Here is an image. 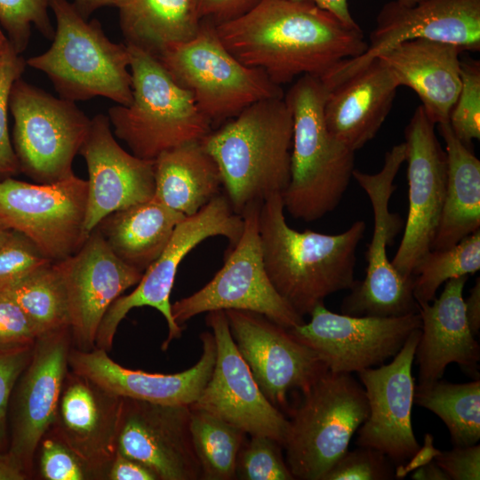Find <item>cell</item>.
Instances as JSON below:
<instances>
[{"instance_id":"1","label":"cell","mask_w":480,"mask_h":480,"mask_svg":"<svg viewBox=\"0 0 480 480\" xmlns=\"http://www.w3.org/2000/svg\"><path fill=\"white\" fill-rule=\"evenodd\" d=\"M215 29L233 56L279 86L304 75L322 77L339 62L363 54L368 44L360 27L308 1L260 0Z\"/></svg>"},{"instance_id":"2","label":"cell","mask_w":480,"mask_h":480,"mask_svg":"<svg viewBox=\"0 0 480 480\" xmlns=\"http://www.w3.org/2000/svg\"><path fill=\"white\" fill-rule=\"evenodd\" d=\"M366 229L364 220L328 235L291 228L281 194L260 205L259 233L268 276L280 296L302 317L332 293L355 282L356 250Z\"/></svg>"},{"instance_id":"3","label":"cell","mask_w":480,"mask_h":480,"mask_svg":"<svg viewBox=\"0 0 480 480\" xmlns=\"http://www.w3.org/2000/svg\"><path fill=\"white\" fill-rule=\"evenodd\" d=\"M292 116L283 98L256 101L201 143L215 161L234 212L283 194L290 181Z\"/></svg>"},{"instance_id":"4","label":"cell","mask_w":480,"mask_h":480,"mask_svg":"<svg viewBox=\"0 0 480 480\" xmlns=\"http://www.w3.org/2000/svg\"><path fill=\"white\" fill-rule=\"evenodd\" d=\"M327 91L320 77L304 75L284 95L293 130L290 181L282 198L284 210L306 222L323 218L339 205L356 169L355 151L326 127Z\"/></svg>"},{"instance_id":"5","label":"cell","mask_w":480,"mask_h":480,"mask_svg":"<svg viewBox=\"0 0 480 480\" xmlns=\"http://www.w3.org/2000/svg\"><path fill=\"white\" fill-rule=\"evenodd\" d=\"M56 28L44 52L26 60L46 75L60 98L70 101L104 97L117 105L132 100L130 52L112 42L97 19L86 20L68 0H51Z\"/></svg>"},{"instance_id":"6","label":"cell","mask_w":480,"mask_h":480,"mask_svg":"<svg viewBox=\"0 0 480 480\" xmlns=\"http://www.w3.org/2000/svg\"><path fill=\"white\" fill-rule=\"evenodd\" d=\"M128 48L132 100L127 106L108 109L114 134L127 144L132 154L147 160L180 145L201 141L212 131V124L192 94L174 82L156 55L134 45Z\"/></svg>"},{"instance_id":"7","label":"cell","mask_w":480,"mask_h":480,"mask_svg":"<svg viewBox=\"0 0 480 480\" xmlns=\"http://www.w3.org/2000/svg\"><path fill=\"white\" fill-rule=\"evenodd\" d=\"M301 393L289 420L285 460L295 479L322 480L366 420L367 397L352 373L329 370Z\"/></svg>"},{"instance_id":"8","label":"cell","mask_w":480,"mask_h":480,"mask_svg":"<svg viewBox=\"0 0 480 480\" xmlns=\"http://www.w3.org/2000/svg\"><path fill=\"white\" fill-rule=\"evenodd\" d=\"M156 57L212 124L231 119L256 101L284 96L263 70L233 56L208 20L201 21L193 38L167 46Z\"/></svg>"},{"instance_id":"9","label":"cell","mask_w":480,"mask_h":480,"mask_svg":"<svg viewBox=\"0 0 480 480\" xmlns=\"http://www.w3.org/2000/svg\"><path fill=\"white\" fill-rule=\"evenodd\" d=\"M405 142L384 156L381 169L366 173L355 169L353 178L368 196L373 212V231L366 252L367 268L340 304L341 314L354 316H400L419 312L413 296V276L401 275L391 264L387 247L403 227L401 216L389 211L394 180L406 160Z\"/></svg>"},{"instance_id":"10","label":"cell","mask_w":480,"mask_h":480,"mask_svg":"<svg viewBox=\"0 0 480 480\" xmlns=\"http://www.w3.org/2000/svg\"><path fill=\"white\" fill-rule=\"evenodd\" d=\"M9 111L20 172L47 184L75 174L73 161L91 119L74 101L54 97L20 77L10 92Z\"/></svg>"},{"instance_id":"11","label":"cell","mask_w":480,"mask_h":480,"mask_svg":"<svg viewBox=\"0 0 480 480\" xmlns=\"http://www.w3.org/2000/svg\"><path fill=\"white\" fill-rule=\"evenodd\" d=\"M244 219L232 210L228 197L220 194L196 214L180 222L158 258L144 271L136 288L121 295L109 307L100 324L95 347L108 351L121 321L134 308L151 307L164 317L168 336L162 348L182 334L172 312L171 292L180 262L200 243L212 236L226 237L235 245L242 236Z\"/></svg>"},{"instance_id":"12","label":"cell","mask_w":480,"mask_h":480,"mask_svg":"<svg viewBox=\"0 0 480 480\" xmlns=\"http://www.w3.org/2000/svg\"><path fill=\"white\" fill-rule=\"evenodd\" d=\"M260 205L251 204L242 213V236L212 279L172 304L179 325L202 313L229 309L262 315L287 329L305 322L276 292L266 272L259 233Z\"/></svg>"},{"instance_id":"13","label":"cell","mask_w":480,"mask_h":480,"mask_svg":"<svg viewBox=\"0 0 480 480\" xmlns=\"http://www.w3.org/2000/svg\"><path fill=\"white\" fill-rule=\"evenodd\" d=\"M87 193V180L75 174L48 184L0 179V222L28 237L51 261H60L85 240Z\"/></svg>"},{"instance_id":"14","label":"cell","mask_w":480,"mask_h":480,"mask_svg":"<svg viewBox=\"0 0 480 480\" xmlns=\"http://www.w3.org/2000/svg\"><path fill=\"white\" fill-rule=\"evenodd\" d=\"M413 39L444 42L464 52H478L480 0H422L412 6L396 0L388 2L376 17L366 51L339 62L320 78L330 89L386 51Z\"/></svg>"},{"instance_id":"15","label":"cell","mask_w":480,"mask_h":480,"mask_svg":"<svg viewBox=\"0 0 480 480\" xmlns=\"http://www.w3.org/2000/svg\"><path fill=\"white\" fill-rule=\"evenodd\" d=\"M310 320L290 332L321 357L332 372L353 373L393 358L416 329L420 316H354L338 314L318 304Z\"/></svg>"},{"instance_id":"16","label":"cell","mask_w":480,"mask_h":480,"mask_svg":"<svg viewBox=\"0 0 480 480\" xmlns=\"http://www.w3.org/2000/svg\"><path fill=\"white\" fill-rule=\"evenodd\" d=\"M216 343L212 375L190 407L208 412L250 436H264L284 448L289 420L260 390L239 353L224 310L207 313Z\"/></svg>"},{"instance_id":"17","label":"cell","mask_w":480,"mask_h":480,"mask_svg":"<svg viewBox=\"0 0 480 480\" xmlns=\"http://www.w3.org/2000/svg\"><path fill=\"white\" fill-rule=\"evenodd\" d=\"M435 125L420 105L404 130L409 209L401 243L391 260L404 276H412L418 262L431 250L444 206L446 154Z\"/></svg>"},{"instance_id":"18","label":"cell","mask_w":480,"mask_h":480,"mask_svg":"<svg viewBox=\"0 0 480 480\" xmlns=\"http://www.w3.org/2000/svg\"><path fill=\"white\" fill-rule=\"evenodd\" d=\"M231 335L262 393L276 407H287V393L308 388L328 371L316 351L266 316L225 310Z\"/></svg>"},{"instance_id":"19","label":"cell","mask_w":480,"mask_h":480,"mask_svg":"<svg viewBox=\"0 0 480 480\" xmlns=\"http://www.w3.org/2000/svg\"><path fill=\"white\" fill-rule=\"evenodd\" d=\"M420 328L410 334L390 363L357 372L367 397L368 416L357 429L356 444L380 451L395 465L410 461L420 449L412 423V363Z\"/></svg>"},{"instance_id":"20","label":"cell","mask_w":480,"mask_h":480,"mask_svg":"<svg viewBox=\"0 0 480 480\" xmlns=\"http://www.w3.org/2000/svg\"><path fill=\"white\" fill-rule=\"evenodd\" d=\"M54 263L66 292L72 343L92 350L109 307L143 273L116 256L98 228L75 253Z\"/></svg>"},{"instance_id":"21","label":"cell","mask_w":480,"mask_h":480,"mask_svg":"<svg viewBox=\"0 0 480 480\" xmlns=\"http://www.w3.org/2000/svg\"><path fill=\"white\" fill-rule=\"evenodd\" d=\"M117 452L158 480L201 479L190 433V407L122 397Z\"/></svg>"},{"instance_id":"22","label":"cell","mask_w":480,"mask_h":480,"mask_svg":"<svg viewBox=\"0 0 480 480\" xmlns=\"http://www.w3.org/2000/svg\"><path fill=\"white\" fill-rule=\"evenodd\" d=\"M69 327L40 335L19 378L12 406L10 452L30 475L43 437L53 424L68 372Z\"/></svg>"},{"instance_id":"23","label":"cell","mask_w":480,"mask_h":480,"mask_svg":"<svg viewBox=\"0 0 480 480\" xmlns=\"http://www.w3.org/2000/svg\"><path fill=\"white\" fill-rule=\"evenodd\" d=\"M79 154L88 172L85 239L108 215L154 196V160L125 151L116 140L108 116L91 119Z\"/></svg>"},{"instance_id":"24","label":"cell","mask_w":480,"mask_h":480,"mask_svg":"<svg viewBox=\"0 0 480 480\" xmlns=\"http://www.w3.org/2000/svg\"><path fill=\"white\" fill-rule=\"evenodd\" d=\"M122 397L68 371L51 436L70 449L92 479H107L117 452Z\"/></svg>"},{"instance_id":"25","label":"cell","mask_w":480,"mask_h":480,"mask_svg":"<svg viewBox=\"0 0 480 480\" xmlns=\"http://www.w3.org/2000/svg\"><path fill=\"white\" fill-rule=\"evenodd\" d=\"M202 355L190 368L177 373H151L123 367L108 356V351L70 349L68 368L120 397L156 404L191 405L209 380L216 358V343L212 332L201 333Z\"/></svg>"},{"instance_id":"26","label":"cell","mask_w":480,"mask_h":480,"mask_svg":"<svg viewBox=\"0 0 480 480\" xmlns=\"http://www.w3.org/2000/svg\"><path fill=\"white\" fill-rule=\"evenodd\" d=\"M468 278L446 281L438 298L419 304L421 328L415 351L419 384L440 380L452 363L468 374L479 376L480 346L465 314L463 290Z\"/></svg>"},{"instance_id":"27","label":"cell","mask_w":480,"mask_h":480,"mask_svg":"<svg viewBox=\"0 0 480 480\" xmlns=\"http://www.w3.org/2000/svg\"><path fill=\"white\" fill-rule=\"evenodd\" d=\"M399 83L380 58L328 89L324 118L328 131L353 151L372 140L387 118Z\"/></svg>"},{"instance_id":"28","label":"cell","mask_w":480,"mask_h":480,"mask_svg":"<svg viewBox=\"0 0 480 480\" xmlns=\"http://www.w3.org/2000/svg\"><path fill=\"white\" fill-rule=\"evenodd\" d=\"M464 51L452 44L413 39L379 55L392 70L399 85L415 92L435 124L449 122L459 95L460 58Z\"/></svg>"},{"instance_id":"29","label":"cell","mask_w":480,"mask_h":480,"mask_svg":"<svg viewBox=\"0 0 480 480\" xmlns=\"http://www.w3.org/2000/svg\"><path fill=\"white\" fill-rule=\"evenodd\" d=\"M437 128L445 144L446 187L431 249L443 250L480 229V160L455 136L449 122Z\"/></svg>"},{"instance_id":"30","label":"cell","mask_w":480,"mask_h":480,"mask_svg":"<svg viewBox=\"0 0 480 480\" xmlns=\"http://www.w3.org/2000/svg\"><path fill=\"white\" fill-rule=\"evenodd\" d=\"M185 218L153 196L108 215L96 228L116 256L144 273Z\"/></svg>"},{"instance_id":"31","label":"cell","mask_w":480,"mask_h":480,"mask_svg":"<svg viewBox=\"0 0 480 480\" xmlns=\"http://www.w3.org/2000/svg\"><path fill=\"white\" fill-rule=\"evenodd\" d=\"M154 196L169 208L193 216L220 194L222 180L201 141L180 145L154 160Z\"/></svg>"},{"instance_id":"32","label":"cell","mask_w":480,"mask_h":480,"mask_svg":"<svg viewBox=\"0 0 480 480\" xmlns=\"http://www.w3.org/2000/svg\"><path fill=\"white\" fill-rule=\"evenodd\" d=\"M128 45L157 55L193 38L201 24L196 0H112Z\"/></svg>"},{"instance_id":"33","label":"cell","mask_w":480,"mask_h":480,"mask_svg":"<svg viewBox=\"0 0 480 480\" xmlns=\"http://www.w3.org/2000/svg\"><path fill=\"white\" fill-rule=\"evenodd\" d=\"M414 404L437 415L454 446L476 444L480 439V380L451 383L437 380L415 386Z\"/></svg>"},{"instance_id":"34","label":"cell","mask_w":480,"mask_h":480,"mask_svg":"<svg viewBox=\"0 0 480 480\" xmlns=\"http://www.w3.org/2000/svg\"><path fill=\"white\" fill-rule=\"evenodd\" d=\"M4 286L22 308L38 336L69 327L66 292L54 262L44 264Z\"/></svg>"},{"instance_id":"35","label":"cell","mask_w":480,"mask_h":480,"mask_svg":"<svg viewBox=\"0 0 480 480\" xmlns=\"http://www.w3.org/2000/svg\"><path fill=\"white\" fill-rule=\"evenodd\" d=\"M190 433L201 468V479L236 478V460L246 434L219 417L193 407H190Z\"/></svg>"},{"instance_id":"36","label":"cell","mask_w":480,"mask_h":480,"mask_svg":"<svg viewBox=\"0 0 480 480\" xmlns=\"http://www.w3.org/2000/svg\"><path fill=\"white\" fill-rule=\"evenodd\" d=\"M480 269V229L443 250H429L416 265L413 296L418 304L431 302L446 281Z\"/></svg>"},{"instance_id":"37","label":"cell","mask_w":480,"mask_h":480,"mask_svg":"<svg viewBox=\"0 0 480 480\" xmlns=\"http://www.w3.org/2000/svg\"><path fill=\"white\" fill-rule=\"evenodd\" d=\"M51 0H0V26L12 49L21 54L28 47L34 26L52 40L55 29L50 17Z\"/></svg>"},{"instance_id":"38","label":"cell","mask_w":480,"mask_h":480,"mask_svg":"<svg viewBox=\"0 0 480 480\" xmlns=\"http://www.w3.org/2000/svg\"><path fill=\"white\" fill-rule=\"evenodd\" d=\"M461 85L450 112L449 124L455 136L466 146L480 139V61L460 59Z\"/></svg>"},{"instance_id":"39","label":"cell","mask_w":480,"mask_h":480,"mask_svg":"<svg viewBox=\"0 0 480 480\" xmlns=\"http://www.w3.org/2000/svg\"><path fill=\"white\" fill-rule=\"evenodd\" d=\"M283 446L264 436H251L236 460V478L241 480H293L282 453Z\"/></svg>"},{"instance_id":"40","label":"cell","mask_w":480,"mask_h":480,"mask_svg":"<svg viewBox=\"0 0 480 480\" xmlns=\"http://www.w3.org/2000/svg\"><path fill=\"white\" fill-rule=\"evenodd\" d=\"M26 60L12 46L0 62V179L12 177L20 170L8 129L9 97L13 83L23 74Z\"/></svg>"},{"instance_id":"41","label":"cell","mask_w":480,"mask_h":480,"mask_svg":"<svg viewBox=\"0 0 480 480\" xmlns=\"http://www.w3.org/2000/svg\"><path fill=\"white\" fill-rule=\"evenodd\" d=\"M395 464L380 451L358 446L347 451L322 480H390L396 478Z\"/></svg>"},{"instance_id":"42","label":"cell","mask_w":480,"mask_h":480,"mask_svg":"<svg viewBox=\"0 0 480 480\" xmlns=\"http://www.w3.org/2000/svg\"><path fill=\"white\" fill-rule=\"evenodd\" d=\"M52 262L24 235L12 230L0 244V285L18 280Z\"/></svg>"},{"instance_id":"43","label":"cell","mask_w":480,"mask_h":480,"mask_svg":"<svg viewBox=\"0 0 480 480\" xmlns=\"http://www.w3.org/2000/svg\"><path fill=\"white\" fill-rule=\"evenodd\" d=\"M39 470L45 480L92 479L81 460L51 435L40 442Z\"/></svg>"},{"instance_id":"44","label":"cell","mask_w":480,"mask_h":480,"mask_svg":"<svg viewBox=\"0 0 480 480\" xmlns=\"http://www.w3.org/2000/svg\"><path fill=\"white\" fill-rule=\"evenodd\" d=\"M35 327L8 289L0 285V350L31 347L38 338Z\"/></svg>"},{"instance_id":"45","label":"cell","mask_w":480,"mask_h":480,"mask_svg":"<svg viewBox=\"0 0 480 480\" xmlns=\"http://www.w3.org/2000/svg\"><path fill=\"white\" fill-rule=\"evenodd\" d=\"M33 346L0 350V451H4L8 444L7 415L11 395L31 359Z\"/></svg>"},{"instance_id":"46","label":"cell","mask_w":480,"mask_h":480,"mask_svg":"<svg viewBox=\"0 0 480 480\" xmlns=\"http://www.w3.org/2000/svg\"><path fill=\"white\" fill-rule=\"evenodd\" d=\"M435 461L451 480L480 479V445L454 446L450 451L437 452Z\"/></svg>"},{"instance_id":"47","label":"cell","mask_w":480,"mask_h":480,"mask_svg":"<svg viewBox=\"0 0 480 480\" xmlns=\"http://www.w3.org/2000/svg\"><path fill=\"white\" fill-rule=\"evenodd\" d=\"M260 0H196L202 20L217 25L235 20L252 10Z\"/></svg>"},{"instance_id":"48","label":"cell","mask_w":480,"mask_h":480,"mask_svg":"<svg viewBox=\"0 0 480 480\" xmlns=\"http://www.w3.org/2000/svg\"><path fill=\"white\" fill-rule=\"evenodd\" d=\"M108 480H158L156 475L142 463L116 452L108 471Z\"/></svg>"},{"instance_id":"49","label":"cell","mask_w":480,"mask_h":480,"mask_svg":"<svg viewBox=\"0 0 480 480\" xmlns=\"http://www.w3.org/2000/svg\"><path fill=\"white\" fill-rule=\"evenodd\" d=\"M465 314L469 329L475 337L480 331V277H477L470 293L464 299Z\"/></svg>"},{"instance_id":"50","label":"cell","mask_w":480,"mask_h":480,"mask_svg":"<svg viewBox=\"0 0 480 480\" xmlns=\"http://www.w3.org/2000/svg\"><path fill=\"white\" fill-rule=\"evenodd\" d=\"M29 475L10 453L0 451V480H25Z\"/></svg>"},{"instance_id":"51","label":"cell","mask_w":480,"mask_h":480,"mask_svg":"<svg viewBox=\"0 0 480 480\" xmlns=\"http://www.w3.org/2000/svg\"><path fill=\"white\" fill-rule=\"evenodd\" d=\"M297 1H308L316 4L319 7L325 9L334 15H336L340 20L351 27H359L356 21L354 20L350 13L348 7V0H297Z\"/></svg>"},{"instance_id":"52","label":"cell","mask_w":480,"mask_h":480,"mask_svg":"<svg viewBox=\"0 0 480 480\" xmlns=\"http://www.w3.org/2000/svg\"><path fill=\"white\" fill-rule=\"evenodd\" d=\"M411 478L414 480H451L434 459L417 467L412 472Z\"/></svg>"},{"instance_id":"53","label":"cell","mask_w":480,"mask_h":480,"mask_svg":"<svg viewBox=\"0 0 480 480\" xmlns=\"http://www.w3.org/2000/svg\"><path fill=\"white\" fill-rule=\"evenodd\" d=\"M73 4L86 20L100 8L112 6V0H74Z\"/></svg>"},{"instance_id":"54","label":"cell","mask_w":480,"mask_h":480,"mask_svg":"<svg viewBox=\"0 0 480 480\" xmlns=\"http://www.w3.org/2000/svg\"><path fill=\"white\" fill-rule=\"evenodd\" d=\"M11 44L4 32L0 28V62L3 60L5 52L10 48Z\"/></svg>"},{"instance_id":"55","label":"cell","mask_w":480,"mask_h":480,"mask_svg":"<svg viewBox=\"0 0 480 480\" xmlns=\"http://www.w3.org/2000/svg\"><path fill=\"white\" fill-rule=\"evenodd\" d=\"M12 230L7 228L4 225L0 222V244L6 240L10 236Z\"/></svg>"},{"instance_id":"56","label":"cell","mask_w":480,"mask_h":480,"mask_svg":"<svg viewBox=\"0 0 480 480\" xmlns=\"http://www.w3.org/2000/svg\"><path fill=\"white\" fill-rule=\"evenodd\" d=\"M397 1L398 3L402 4H404V5H407V6H412V5H414L416 4L417 3L422 1V0H396Z\"/></svg>"}]
</instances>
